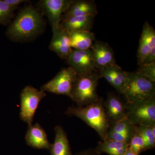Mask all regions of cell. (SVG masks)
I'll use <instances>...</instances> for the list:
<instances>
[{
    "mask_svg": "<svg viewBox=\"0 0 155 155\" xmlns=\"http://www.w3.org/2000/svg\"><path fill=\"white\" fill-rule=\"evenodd\" d=\"M108 131L115 132L131 139L136 132V126L126 118L110 125Z\"/></svg>",
    "mask_w": 155,
    "mask_h": 155,
    "instance_id": "obj_21",
    "label": "cell"
},
{
    "mask_svg": "<svg viewBox=\"0 0 155 155\" xmlns=\"http://www.w3.org/2000/svg\"><path fill=\"white\" fill-rule=\"evenodd\" d=\"M91 49L95 66L98 70L116 64L114 50L107 43L95 40Z\"/></svg>",
    "mask_w": 155,
    "mask_h": 155,
    "instance_id": "obj_11",
    "label": "cell"
},
{
    "mask_svg": "<svg viewBox=\"0 0 155 155\" xmlns=\"http://www.w3.org/2000/svg\"><path fill=\"white\" fill-rule=\"evenodd\" d=\"M128 147L129 143L107 140L99 142L95 150L100 154L105 153L109 155H124Z\"/></svg>",
    "mask_w": 155,
    "mask_h": 155,
    "instance_id": "obj_20",
    "label": "cell"
},
{
    "mask_svg": "<svg viewBox=\"0 0 155 155\" xmlns=\"http://www.w3.org/2000/svg\"><path fill=\"white\" fill-rule=\"evenodd\" d=\"M14 11L4 0H0V25L8 24L14 17Z\"/></svg>",
    "mask_w": 155,
    "mask_h": 155,
    "instance_id": "obj_23",
    "label": "cell"
},
{
    "mask_svg": "<svg viewBox=\"0 0 155 155\" xmlns=\"http://www.w3.org/2000/svg\"><path fill=\"white\" fill-rule=\"evenodd\" d=\"M122 95L126 104L155 97V83L148 80L138 72H127V79Z\"/></svg>",
    "mask_w": 155,
    "mask_h": 155,
    "instance_id": "obj_4",
    "label": "cell"
},
{
    "mask_svg": "<svg viewBox=\"0 0 155 155\" xmlns=\"http://www.w3.org/2000/svg\"><path fill=\"white\" fill-rule=\"evenodd\" d=\"M66 114L75 116L97 131L102 140H107L110 125L107 118L102 99L82 107L72 106L67 109Z\"/></svg>",
    "mask_w": 155,
    "mask_h": 155,
    "instance_id": "obj_2",
    "label": "cell"
},
{
    "mask_svg": "<svg viewBox=\"0 0 155 155\" xmlns=\"http://www.w3.org/2000/svg\"><path fill=\"white\" fill-rule=\"evenodd\" d=\"M25 140L29 146L34 148L49 150L51 147L46 132L38 123L28 126Z\"/></svg>",
    "mask_w": 155,
    "mask_h": 155,
    "instance_id": "obj_16",
    "label": "cell"
},
{
    "mask_svg": "<svg viewBox=\"0 0 155 155\" xmlns=\"http://www.w3.org/2000/svg\"><path fill=\"white\" fill-rule=\"evenodd\" d=\"M137 58L139 66L155 62V31L147 21L143 25Z\"/></svg>",
    "mask_w": 155,
    "mask_h": 155,
    "instance_id": "obj_8",
    "label": "cell"
},
{
    "mask_svg": "<svg viewBox=\"0 0 155 155\" xmlns=\"http://www.w3.org/2000/svg\"><path fill=\"white\" fill-rule=\"evenodd\" d=\"M66 61L69 67H72L78 74H85L98 70L95 66L93 53L91 49H72Z\"/></svg>",
    "mask_w": 155,
    "mask_h": 155,
    "instance_id": "obj_10",
    "label": "cell"
},
{
    "mask_svg": "<svg viewBox=\"0 0 155 155\" xmlns=\"http://www.w3.org/2000/svg\"><path fill=\"white\" fill-rule=\"evenodd\" d=\"M77 73L72 67L63 68L51 80L43 85L41 90L71 98L73 84Z\"/></svg>",
    "mask_w": 155,
    "mask_h": 155,
    "instance_id": "obj_7",
    "label": "cell"
},
{
    "mask_svg": "<svg viewBox=\"0 0 155 155\" xmlns=\"http://www.w3.org/2000/svg\"><path fill=\"white\" fill-rule=\"evenodd\" d=\"M53 31V36L49 45L51 51L62 59L66 60L72 49L71 47L69 34L61 27Z\"/></svg>",
    "mask_w": 155,
    "mask_h": 155,
    "instance_id": "obj_14",
    "label": "cell"
},
{
    "mask_svg": "<svg viewBox=\"0 0 155 155\" xmlns=\"http://www.w3.org/2000/svg\"><path fill=\"white\" fill-rule=\"evenodd\" d=\"M76 155H100L96 150H88L83 151Z\"/></svg>",
    "mask_w": 155,
    "mask_h": 155,
    "instance_id": "obj_27",
    "label": "cell"
},
{
    "mask_svg": "<svg viewBox=\"0 0 155 155\" xmlns=\"http://www.w3.org/2000/svg\"><path fill=\"white\" fill-rule=\"evenodd\" d=\"M104 106L110 125L126 119V104L113 93L108 94Z\"/></svg>",
    "mask_w": 155,
    "mask_h": 155,
    "instance_id": "obj_12",
    "label": "cell"
},
{
    "mask_svg": "<svg viewBox=\"0 0 155 155\" xmlns=\"http://www.w3.org/2000/svg\"><path fill=\"white\" fill-rule=\"evenodd\" d=\"M69 33L72 49H90L96 40L94 34L91 31H75Z\"/></svg>",
    "mask_w": 155,
    "mask_h": 155,
    "instance_id": "obj_17",
    "label": "cell"
},
{
    "mask_svg": "<svg viewBox=\"0 0 155 155\" xmlns=\"http://www.w3.org/2000/svg\"><path fill=\"white\" fill-rule=\"evenodd\" d=\"M101 78L106 81L122 94L127 79V72L124 71L117 64L108 66L99 70Z\"/></svg>",
    "mask_w": 155,
    "mask_h": 155,
    "instance_id": "obj_13",
    "label": "cell"
},
{
    "mask_svg": "<svg viewBox=\"0 0 155 155\" xmlns=\"http://www.w3.org/2000/svg\"><path fill=\"white\" fill-rule=\"evenodd\" d=\"M94 17H72L62 20L60 26L68 32L75 31H90Z\"/></svg>",
    "mask_w": 155,
    "mask_h": 155,
    "instance_id": "obj_19",
    "label": "cell"
},
{
    "mask_svg": "<svg viewBox=\"0 0 155 155\" xmlns=\"http://www.w3.org/2000/svg\"><path fill=\"white\" fill-rule=\"evenodd\" d=\"M41 14L31 6L20 11L8 28L6 35L11 40L22 41L36 36L43 26Z\"/></svg>",
    "mask_w": 155,
    "mask_h": 155,
    "instance_id": "obj_1",
    "label": "cell"
},
{
    "mask_svg": "<svg viewBox=\"0 0 155 155\" xmlns=\"http://www.w3.org/2000/svg\"><path fill=\"white\" fill-rule=\"evenodd\" d=\"M129 149L137 155L145 151L143 140L137 130L129 142Z\"/></svg>",
    "mask_w": 155,
    "mask_h": 155,
    "instance_id": "obj_24",
    "label": "cell"
},
{
    "mask_svg": "<svg viewBox=\"0 0 155 155\" xmlns=\"http://www.w3.org/2000/svg\"><path fill=\"white\" fill-rule=\"evenodd\" d=\"M5 2L14 11L17 10L18 6L21 3L28 2L25 0H4Z\"/></svg>",
    "mask_w": 155,
    "mask_h": 155,
    "instance_id": "obj_26",
    "label": "cell"
},
{
    "mask_svg": "<svg viewBox=\"0 0 155 155\" xmlns=\"http://www.w3.org/2000/svg\"><path fill=\"white\" fill-rule=\"evenodd\" d=\"M54 130V141L49 150L51 155H72L67 134L63 127L58 125Z\"/></svg>",
    "mask_w": 155,
    "mask_h": 155,
    "instance_id": "obj_18",
    "label": "cell"
},
{
    "mask_svg": "<svg viewBox=\"0 0 155 155\" xmlns=\"http://www.w3.org/2000/svg\"><path fill=\"white\" fill-rule=\"evenodd\" d=\"M101 78L98 70L85 74H77L70 98L76 103L77 107H85L99 99L97 87Z\"/></svg>",
    "mask_w": 155,
    "mask_h": 155,
    "instance_id": "obj_3",
    "label": "cell"
},
{
    "mask_svg": "<svg viewBox=\"0 0 155 155\" xmlns=\"http://www.w3.org/2000/svg\"><path fill=\"white\" fill-rule=\"evenodd\" d=\"M46 96L43 91L33 87L27 86L23 89L20 94V119L31 125L37 109L41 100Z\"/></svg>",
    "mask_w": 155,
    "mask_h": 155,
    "instance_id": "obj_6",
    "label": "cell"
},
{
    "mask_svg": "<svg viewBox=\"0 0 155 155\" xmlns=\"http://www.w3.org/2000/svg\"><path fill=\"white\" fill-rule=\"evenodd\" d=\"M96 4L91 0H74L62 16V20L72 17H93L97 14Z\"/></svg>",
    "mask_w": 155,
    "mask_h": 155,
    "instance_id": "obj_15",
    "label": "cell"
},
{
    "mask_svg": "<svg viewBox=\"0 0 155 155\" xmlns=\"http://www.w3.org/2000/svg\"><path fill=\"white\" fill-rule=\"evenodd\" d=\"M126 119L135 126L155 125V97L126 104Z\"/></svg>",
    "mask_w": 155,
    "mask_h": 155,
    "instance_id": "obj_5",
    "label": "cell"
},
{
    "mask_svg": "<svg viewBox=\"0 0 155 155\" xmlns=\"http://www.w3.org/2000/svg\"><path fill=\"white\" fill-rule=\"evenodd\" d=\"M124 155H137L135 153H134L133 152L131 151V150L129 149V147L127 149V151H126V152H125V154Z\"/></svg>",
    "mask_w": 155,
    "mask_h": 155,
    "instance_id": "obj_28",
    "label": "cell"
},
{
    "mask_svg": "<svg viewBox=\"0 0 155 155\" xmlns=\"http://www.w3.org/2000/svg\"><path fill=\"white\" fill-rule=\"evenodd\" d=\"M136 130L141 136L144 143L145 150L152 149L155 146V125H137Z\"/></svg>",
    "mask_w": 155,
    "mask_h": 155,
    "instance_id": "obj_22",
    "label": "cell"
},
{
    "mask_svg": "<svg viewBox=\"0 0 155 155\" xmlns=\"http://www.w3.org/2000/svg\"><path fill=\"white\" fill-rule=\"evenodd\" d=\"M74 0H41L38 5L42 14L48 17L52 31L60 27L62 16Z\"/></svg>",
    "mask_w": 155,
    "mask_h": 155,
    "instance_id": "obj_9",
    "label": "cell"
},
{
    "mask_svg": "<svg viewBox=\"0 0 155 155\" xmlns=\"http://www.w3.org/2000/svg\"><path fill=\"white\" fill-rule=\"evenodd\" d=\"M137 72L148 80L155 83V62L140 65Z\"/></svg>",
    "mask_w": 155,
    "mask_h": 155,
    "instance_id": "obj_25",
    "label": "cell"
}]
</instances>
